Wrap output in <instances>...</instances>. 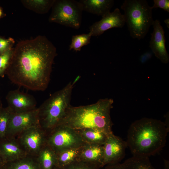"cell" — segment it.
Instances as JSON below:
<instances>
[{"instance_id":"cell-1","label":"cell","mask_w":169,"mask_h":169,"mask_svg":"<svg viewBox=\"0 0 169 169\" xmlns=\"http://www.w3.org/2000/svg\"><path fill=\"white\" fill-rule=\"evenodd\" d=\"M57 55L56 48L45 36L20 41L13 48L6 74L18 86L32 91H44Z\"/></svg>"},{"instance_id":"cell-2","label":"cell","mask_w":169,"mask_h":169,"mask_svg":"<svg viewBox=\"0 0 169 169\" xmlns=\"http://www.w3.org/2000/svg\"><path fill=\"white\" fill-rule=\"evenodd\" d=\"M169 129L160 120L143 118L130 125L126 141L133 156L148 157L165 146Z\"/></svg>"},{"instance_id":"cell-3","label":"cell","mask_w":169,"mask_h":169,"mask_svg":"<svg viewBox=\"0 0 169 169\" xmlns=\"http://www.w3.org/2000/svg\"><path fill=\"white\" fill-rule=\"evenodd\" d=\"M113 102V99L105 98L91 105L78 106L71 105L58 124L75 130L96 129L108 135L113 132L110 112Z\"/></svg>"},{"instance_id":"cell-4","label":"cell","mask_w":169,"mask_h":169,"mask_svg":"<svg viewBox=\"0 0 169 169\" xmlns=\"http://www.w3.org/2000/svg\"><path fill=\"white\" fill-rule=\"evenodd\" d=\"M74 82L53 94L38 108L39 124L47 133L64 116L70 102Z\"/></svg>"},{"instance_id":"cell-5","label":"cell","mask_w":169,"mask_h":169,"mask_svg":"<svg viewBox=\"0 0 169 169\" xmlns=\"http://www.w3.org/2000/svg\"><path fill=\"white\" fill-rule=\"evenodd\" d=\"M121 8L131 37L143 38L154 21L151 7L146 0H125Z\"/></svg>"},{"instance_id":"cell-6","label":"cell","mask_w":169,"mask_h":169,"mask_svg":"<svg viewBox=\"0 0 169 169\" xmlns=\"http://www.w3.org/2000/svg\"><path fill=\"white\" fill-rule=\"evenodd\" d=\"M52 8L49 22L75 29L80 28L83 10L79 1L55 0Z\"/></svg>"},{"instance_id":"cell-7","label":"cell","mask_w":169,"mask_h":169,"mask_svg":"<svg viewBox=\"0 0 169 169\" xmlns=\"http://www.w3.org/2000/svg\"><path fill=\"white\" fill-rule=\"evenodd\" d=\"M47 134V144L56 153L80 147L85 143L75 130L60 124Z\"/></svg>"},{"instance_id":"cell-8","label":"cell","mask_w":169,"mask_h":169,"mask_svg":"<svg viewBox=\"0 0 169 169\" xmlns=\"http://www.w3.org/2000/svg\"><path fill=\"white\" fill-rule=\"evenodd\" d=\"M47 134L39 125L27 129L15 137L27 155L36 156L47 143Z\"/></svg>"},{"instance_id":"cell-9","label":"cell","mask_w":169,"mask_h":169,"mask_svg":"<svg viewBox=\"0 0 169 169\" xmlns=\"http://www.w3.org/2000/svg\"><path fill=\"white\" fill-rule=\"evenodd\" d=\"M38 125V108L22 113L13 112L10 119L6 137L15 138L27 129Z\"/></svg>"},{"instance_id":"cell-10","label":"cell","mask_w":169,"mask_h":169,"mask_svg":"<svg viewBox=\"0 0 169 169\" xmlns=\"http://www.w3.org/2000/svg\"><path fill=\"white\" fill-rule=\"evenodd\" d=\"M127 147L126 141L115 135L113 132L109 134L103 145V167L120 163L125 156Z\"/></svg>"},{"instance_id":"cell-11","label":"cell","mask_w":169,"mask_h":169,"mask_svg":"<svg viewBox=\"0 0 169 169\" xmlns=\"http://www.w3.org/2000/svg\"><path fill=\"white\" fill-rule=\"evenodd\" d=\"M6 100L8 106L13 113L25 112L37 108V102L34 97L19 89L9 91Z\"/></svg>"},{"instance_id":"cell-12","label":"cell","mask_w":169,"mask_h":169,"mask_svg":"<svg viewBox=\"0 0 169 169\" xmlns=\"http://www.w3.org/2000/svg\"><path fill=\"white\" fill-rule=\"evenodd\" d=\"M125 23L123 14L118 8H115L102 17L101 19L94 23L89 28L92 36H98L106 31L113 28L123 27Z\"/></svg>"},{"instance_id":"cell-13","label":"cell","mask_w":169,"mask_h":169,"mask_svg":"<svg viewBox=\"0 0 169 169\" xmlns=\"http://www.w3.org/2000/svg\"><path fill=\"white\" fill-rule=\"evenodd\" d=\"M153 30L151 33L149 47L155 56L163 63L167 64L169 61V56L166 47L164 31L160 21L154 20Z\"/></svg>"},{"instance_id":"cell-14","label":"cell","mask_w":169,"mask_h":169,"mask_svg":"<svg viewBox=\"0 0 169 169\" xmlns=\"http://www.w3.org/2000/svg\"><path fill=\"white\" fill-rule=\"evenodd\" d=\"M0 154L5 164L27 155L16 138L8 137L0 140Z\"/></svg>"},{"instance_id":"cell-15","label":"cell","mask_w":169,"mask_h":169,"mask_svg":"<svg viewBox=\"0 0 169 169\" xmlns=\"http://www.w3.org/2000/svg\"><path fill=\"white\" fill-rule=\"evenodd\" d=\"M103 145L85 143L80 149L79 160L103 167Z\"/></svg>"},{"instance_id":"cell-16","label":"cell","mask_w":169,"mask_h":169,"mask_svg":"<svg viewBox=\"0 0 169 169\" xmlns=\"http://www.w3.org/2000/svg\"><path fill=\"white\" fill-rule=\"evenodd\" d=\"M83 11L103 17L110 12L114 4L113 0H80Z\"/></svg>"},{"instance_id":"cell-17","label":"cell","mask_w":169,"mask_h":169,"mask_svg":"<svg viewBox=\"0 0 169 169\" xmlns=\"http://www.w3.org/2000/svg\"><path fill=\"white\" fill-rule=\"evenodd\" d=\"M104 169H156L152 165L148 157L134 156L122 163L106 165Z\"/></svg>"},{"instance_id":"cell-18","label":"cell","mask_w":169,"mask_h":169,"mask_svg":"<svg viewBox=\"0 0 169 169\" xmlns=\"http://www.w3.org/2000/svg\"><path fill=\"white\" fill-rule=\"evenodd\" d=\"M36 158L41 169H56L57 167L56 153L47 143L41 149Z\"/></svg>"},{"instance_id":"cell-19","label":"cell","mask_w":169,"mask_h":169,"mask_svg":"<svg viewBox=\"0 0 169 169\" xmlns=\"http://www.w3.org/2000/svg\"><path fill=\"white\" fill-rule=\"evenodd\" d=\"M86 143L103 145L108 135L101 131L92 129L76 130Z\"/></svg>"},{"instance_id":"cell-20","label":"cell","mask_w":169,"mask_h":169,"mask_svg":"<svg viewBox=\"0 0 169 169\" xmlns=\"http://www.w3.org/2000/svg\"><path fill=\"white\" fill-rule=\"evenodd\" d=\"M6 169H41L36 156L27 155L5 164Z\"/></svg>"},{"instance_id":"cell-21","label":"cell","mask_w":169,"mask_h":169,"mask_svg":"<svg viewBox=\"0 0 169 169\" xmlns=\"http://www.w3.org/2000/svg\"><path fill=\"white\" fill-rule=\"evenodd\" d=\"M55 0H25L21 2L26 8L36 12L44 14L52 8Z\"/></svg>"},{"instance_id":"cell-22","label":"cell","mask_w":169,"mask_h":169,"mask_svg":"<svg viewBox=\"0 0 169 169\" xmlns=\"http://www.w3.org/2000/svg\"><path fill=\"white\" fill-rule=\"evenodd\" d=\"M81 147L56 153L57 167H63L79 160Z\"/></svg>"},{"instance_id":"cell-23","label":"cell","mask_w":169,"mask_h":169,"mask_svg":"<svg viewBox=\"0 0 169 169\" xmlns=\"http://www.w3.org/2000/svg\"><path fill=\"white\" fill-rule=\"evenodd\" d=\"M13 112L7 106L0 107V140L5 138L6 136L8 125Z\"/></svg>"},{"instance_id":"cell-24","label":"cell","mask_w":169,"mask_h":169,"mask_svg":"<svg viewBox=\"0 0 169 169\" xmlns=\"http://www.w3.org/2000/svg\"><path fill=\"white\" fill-rule=\"evenodd\" d=\"M91 37L90 32L73 36L69 50L73 49L76 52L80 51L82 47L90 43Z\"/></svg>"},{"instance_id":"cell-25","label":"cell","mask_w":169,"mask_h":169,"mask_svg":"<svg viewBox=\"0 0 169 169\" xmlns=\"http://www.w3.org/2000/svg\"><path fill=\"white\" fill-rule=\"evenodd\" d=\"M13 48H11L0 55V77L3 78L10 63Z\"/></svg>"},{"instance_id":"cell-26","label":"cell","mask_w":169,"mask_h":169,"mask_svg":"<svg viewBox=\"0 0 169 169\" xmlns=\"http://www.w3.org/2000/svg\"><path fill=\"white\" fill-rule=\"evenodd\" d=\"M99 166L78 160L72 163L61 167H57L56 169H100Z\"/></svg>"},{"instance_id":"cell-27","label":"cell","mask_w":169,"mask_h":169,"mask_svg":"<svg viewBox=\"0 0 169 169\" xmlns=\"http://www.w3.org/2000/svg\"><path fill=\"white\" fill-rule=\"evenodd\" d=\"M15 42L14 39L12 38H5L0 36V55L8 49L13 47Z\"/></svg>"},{"instance_id":"cell-28","label":"cell","mask_w":169,"mask_h":169,"mask_svg":"<svg viewBox=\"0 0 169 169\" xmlns=\"http://www.w3.org/2000/svg\"><path fill=\"white\" fill-rule=\"evenodd\" d=\"M153 2L154 4L151 7L152 9L154 8H160L169 12V0H154Z\"/></svg>"},{"instance_id":"cell-29","label":"cell","mask_w":169,"mask_h":169,"mask_svg":"<svg viewBox=\"0 0 169 169\" xmlns=\"http://www.w3.org/2000/svg\"><path fill=\"white\" fill-rule=\"evenodd\" d=\"M6 15L4 13L3 8L0 6V18H3Z\"/></svg>"},{"instance_id":"cell-30","label":"cell","mask_w":169,"mask_h":169,"mask_svg":"<svg viewBox=\"0 0 169 169\" xmlns=\"http://www.w3.org/2000/svg\"><path fill=\"white\" fill-rule=\"evenodd\" d=\"M5 165V163L0 154V169L3 168Z\"/></svg>"},{"instance_id":"cell-31","label":"cell","mask_w":169,"mask_h":169,"mask_svg":"<svg viewBox=\"0 0 169 169\" xmlns=\"http://www.w3.org/2000/svg\"><path fill=\"white\" fill-rule=\"evenodd\" d=\"M165 169H169V162L168 161L165 160Z\"/></svg>"},{"instance_id":"cell-32","label":"cell","mask_w":169,"mask_h":169,"mask_svg":"<svg viewBox=\"0 0 169 169\" xmlns=\"http://www.w3.org/2000/svg\"><path fill=\"white\" fill-rule=\"evenodd\" d=\"M164 22L166 24L167 27L169 28V18H167L165 19L164 21Z\"/></svg>"},{"instance_id":"cell-33","label":"cell","mask_w":169,"mask_h":169,"mask_svg":"<svg viewBox=\"0 0 169 169\" xmlns=\"http://www.w3.org/2000/svg\"><path fill=\"white\" fill-rule=\"evenodd\" d=\"M3 106L2 101L0 98V107Z\"/></svg>"},{"instance_id":"cell-34","label":"cell","mask_w":169,"mask_h":169,"mask_svg":"<svg viewBox=\"0 0 169 169\" xmlns=\"http://www.w3.org/2000/svg\"><path fill=\"white\" fill-rule=\"evenodd\" d=\"M0 169H6V168H5V166L3 167L2 168Z\"/></svg>"}]
</instances>
